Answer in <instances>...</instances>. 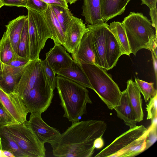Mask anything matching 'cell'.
Instances as JSON below:
<instances>
[{
  "mask_svg": "<svg viewBox=\"0 0 157 157\" xmlns=\"http://www.w3.org/2000/svg\"><path fill=\"white\" fill-rule=\"evenodd\" d=\"M62 45L54 43V47L45 54V59L56 74L60 70L67 67L73 61Z\"/></svg>",
  "mask_w": 157,
  "mask_h": 157,
  "instance_id": "13",
  "label": "cell"
},
{
  "mask_svg": "<svg viewBox=\"0 0 157 157\" xmlns=\"http://www.w3.org/2000/svg\"><path fill=\"white\" fill-rule=\"evenodd\" d=\"M18 56L5 32L0 40V60L2 63L6 64Z\"/></svg>",
  "mask_w": 157,
  "mask_h": 157,
  "instance_id": "26",
  "label": "cell"
},
{
  "mask_svg": "<svg viewBox=\"0 0 157 157\" xmlns=\"http://www.w3.org/2000/svg\"><path fill=\"white\" fill-rule=\"evenodd\" d=\"M3 6L26 7L28 0H1Z\"/></svg>",
  "mask_w": 157,
  "mask_h": 157,
  "instance_id": "37",
  "label": "cell"
},
{
  "mask_svg": "<svg viewBox=\"0 0 157 157\" xmlns=\"http://www.w3.org/2000/svg\"><path fill=\"white\" fill-rule=\"evenodd\" d=\"M0 102L17 123L25 124L27 121L29 111L17 93H8L0 86Z\"/></svg>",
  "mask_w": 157,
  "mask_h": 157,
  "instance_id": "9",
  "label": "cell"
},
{
  "mask_svg": "<svg viewBox=\"0 0 157 157\" xmlns=\"http://www.w3.org/2000/svg\"><path fill=\"white\" fill-rule=\"evenodd\" d=\"M135 81L146 102L149 99L157 95V90L154 87L153 82L149 83L138 78H135Z\"/></svg>",
  "mask_w": 157,
  "mask_h": 157,
  "instance_id": "30",
  "label": "cell"
},
{
  "mask_svg": "<svg viewBox=\"0 0 157 157\" xmlns=\"http://www.w3.org/2000/svg\"><path fill=\"white\" fill-rule=\"evenodd\" d=\"M28 9L32 15L33 22L39 35L42 46L44 48L48 39L52 40L53 36L43 13Z\"/></svg>",
  "mask_w": 157,
  "mask_h": 157,
  "instance_id": "24",
  "label": "cell"
},
{
  "mask_svg": "<svg viewBox=\"0 0 157 157\" xmlns=\"http://www.w3.org/2000/svg\"><path fill=\"white\" fill-rule=\"evenodd\" d=\"M141 5L145 4L150 9L156 7L157 0H141Z\"/></svg>",
  "mask_w": 157,
  "mask_h": 157,
  "instance_id": "40",
  "label": "cell"
},
{
  "mask_svg": "<svg viewBox=\"0 0 157 157\" xmlns=\"http://www.w3.org/2000/svg\"><path fill=\"white\" fill-rule=\"evenodd\" d=\"M128 0V2H129V1H130L131 0Z\"/></svg>",
  "mask_w": 157,
  "mask_h": 157,
  "instance_id": "46",
  "label": "cell"
},
{
  "mask_svg": "<svg viewBox=\"0 0 157 157\" xmlns=\"http://www.w3.org/2000/svg\"><path fill=\"white\" fill-rule=\"evenodd\" d=\"M56 74L73 81L86 88L93 90L81 64L74 60L69 66L60 70Z\"/></svg>",
  "mask_w": 157,
  "mask_h": 157,
  "instance_id": "15",
  "label": "cell"
},
{
  "mask_svg": "<svg viewBox=\"0 0 157 157\" xmlns=\"http://www.w3.org/2000/svg\"><path fill=\"white\" fill-rule=\"evenodd\" d=\"M17 54L19 56L30 60L27 18L25 23L21 34L17 47Z\"/></svg>",
  "mask_w": 157,
  "mask_h": 157,
  "instance_id": "29",
  "label": "cell"
},
{
  "mask_svg": "<svg viewBox=\"0 0 157 157\" xmlns=\"http://www.w3.org/2000/svg\"><path fill=\"white\" fill-rule=\"evenodd\" d=\"M51 6L66 37L68 28L73 15L68 8H64L56 5Z\"/></svg>",
  "mask_w": 157,
  "mask_h": 157,
  "instance_id": "28",
  "label": "cell"
},
{
  "mask_svg": "<svg viewBox=\"0 0 157 157\" xmlns=\"http://www.w3.org/2000/svg\"><path fill=\"white\" fill-rule=\"evenodd\" d=\"M3 157H15L13 154L10 151L3 150Z\"/></svg>",
  "mask_w": 157,
  "mask_h": 157,
  "instance_id": "43",
  "label": "cell"
},
{
  "mask_svg": "<svg viewBox=\"0 0 157 157\" xmlns=\"http://www.w3.org/2000/svg\"><path fill=\"white\" fill-rule=\"evenodd\" d=\"M109 25L105 22L87 25L92 33L95 64L106 71H108L105 53L106 33Z\"/></svg>",
  "mask_w": 157,
  "mask_h": 157,
  "instance_id": "8",
  "label": "cell"
},
{
  "mask_svg": "<svg viewBox=\"0 0 157 157\" xmlns=\"http://www.w3.org/2000/svg\"><path fill=\"white\" fill-rule=\"evenodd\" d=\"M49 5H56L64 8H68V3L66 0H42Z\"/></svg>",
  "mask_w": 157,
  "mask_h": 157,
  "instance_id": "39",
  "label": "cell"
},
{
  "mask_svg": "<svg viewBox=\"0 0 157 157\" xmlns=\"http://www.w3.org/2000/svg\"><path fill=\"white\" fill-rule=\"evenodd\" d=\"M30 61L26 58L19 56L16 59L6 64L15 68H22L25 67Z\"/></svg>",
  "mask_w": 157,
  "mask_h": 157,
  "instance_id": "36",
  "label": "cell"
},
{
  "mask_svg": "<svg viewBox=\"0 0 157 157\" xmlns=\"http://www.w3.org/2000/svg\"><path fill=\"white\" fill-rule=\"evenodd\" d=\"M109 28L117 41L121 55L129 56L131 53L125 29L122 22L113 21L110 23Z\"/></svg>",
  "mask_w": 157,
  "mask_h": 157,
  "instance_id": "25",
  "label": "cell"
},
{
  "mask_svg": "<svg viewBox=\"0 0 157 157\" xmlns=\"http://www.w3.org/2000/svg\"><path fill=\"white\" fill-rule=\"evenodd\" d=\"M122 23L125 29L130 50L135 56L142 49L150 51V46L156 38L150 21L141 13L131 12Z\"/></svg>",
  "mask_w": 157,
  "mask_h": 157,
  "instance_id": "4",
  "label": "cell"
},
{
  "mask_svg": "<svg viewBox=\"0 0 157 157\" xmlns=\"http://www.w3.org/2000/svg\"><path fill=\"white\" fill-rule=\"evenodd\" d=\"M126 90L129 101L138 122L143 120L144 113L140 92L135 82L131 79L127 82Z\"/></svg>",
  "mask_w": 157,
  "mask_h": 157,
  "instance_id": "21",
  "label": "cell"
},
{
  "mask_svg": "<svg viewBox=\"0 0 157 157\" xmlns=\"http://www.w3.org/2000/svg\"><path fill=\"white\" fill-rule=\"evenodd\" d=\"M44 74L39 58L30 60L25 67L21 77L13 92L23 98L35 85L44 79Z\"/></svg>",
  "mask_w": 157,
  "mask_h": 157,
  "instance_id": "7",
  "label": "cell"
},
{
  "mask_svg": "<svg viewBox=\"0 0 157 157\" xmlns=\"http://www.w3.org/2000/svg\"><path fill=\"white\" fill-rule=\"evenodd\" d=\"M107 128L101 120H90L72 123L51 144L56 157H91L95 140L102 137Z\"/></svg>",
  "mask_w": 157,
  "mask_h": 157,
  "instance_id": "1",
  "label": "cell"
},
{
  "mask_svg": "<svg viewBox=\"0 0 157 157\" xmlns=\"http://www.w3.org/2000/svg\"><path fill=\"white\" fill-rule=\"evenodd\" d=\"M29 59L33 60L39 58L41 50L44 48L29 11L27 9Z\"/></svg>",
  "mask_w": 157,
  "mask_h": 157,
  "instance_id": "20",
  "label": "cell"
},
{
  "mask_svg": "<svg viewBox=\"0 0 157 157\" xmlns=\"http://www.w3.org/2000/svg\"><path fill=\"white\" fill-rule=\"evenodd\" d=\"M49 5L42 0H28L25 8L44 13L48 9Z\"/></svg>",
  "mask_w": 157,
  "mask_h": 157,
  "instance_id": "33",
  "label": "cell"
},
{
  "mask_svg": "<svg viewBox=\"0 0 157 157\" xmlns=\"http://www.w3.org/2000/svg\"><path fill=\"white\" fill-rule=\"evenodd\" d=\"M0 130L10 136L27 157H44V144L40 141L25 124L15 123L0 127Z\"/></svg>",
  "mask_w": 157,
  "mask_h": 157,
  "instance_id": "6",
  "label": "cell"
},
{
  "mask_svg": "<svg viewBox=\"0 0 157 157\" xmlns=\"http://www.w3.org/2000/svg\"><path fill=\"white\" fill-rule=\"evenodd\" d=\"M27 18V15L19 16L10 21L5 26L6 27L5 32L14 50L17 54V47L21 34Z\"/></svg>",
  "mask_w": 157,
  "mask_h": 157,
  "instance_id": "22",
  "label": "cell"
},
{
  "mask_svg": "<svg viewBox=\"0 0 157 157\" xmlns=\"http://www.w3.org/2000/svg\"><path fill=\"white\" fill-rule=\"evenodd\" d=\"M56 77V87L64 111L63 117L72 123L79 121L86 113L87 104L92 103L88 90L65 77L59 75Z\"/></svg>",
  "mask_w": 157,
  "mask_h": 157,
  "instance_id": "2",
  "label": "cell"
},
{
  "mask_svg": "<svg viewBox=\"0 0 157 157\" xmlns=\"http://www.w3.org/2000/svg\"><path fill=\"white\" fill-rule=\"evenodd\" d=\"M17 123L0 102V127Z\"/></svg>",
  "mask_w": 157,
  "mask_h": 157,
  "instance_id": "34",
  "label": "cell"
},
{
  "mask_svg": "<svg viewBox=\"0 0 157 157\" xmlns=\"http://www.w3.org/2000/svg\"><path fill=\"white\" fill-rule=\"evenodd\" d=\"M157 95H156L154 97L150 98L149 103L147 105L146 108L147 112V120L150 119L152 121L155 118L157 117Z\"/></svg>",
  "mask_w": 157,
  "mask_h": 157,
  "instance_id": "35",
  "label": "cell"
},
{
  "mask_svg": "<svg viewBox=\"0 0 157 157\" xmlns=\"http://www.w3.org/2000/svg\"><path fill=\"white\" fill-rule=\"evenodd\" d=\"M42 143L51 144L61 134L56 128L49 126L42 119L41 114L31 113L25 123Z\"/></svg>",
  "mask_w": 157,
  "mask_h": 157,
  "instance_id": "10",
  "label": "cell"
},
{
  "mask_svg": "<svg viewBox=\"0 0 157 157\" xmlns=\"http://www.w3.org/2000/svg\"><path fill=\"white\" fill-rule=\"evenodd\" d=\"M41 65L43 73L50 87L54 90L56 87V74L45 59L41 60Z\"/></svg>",
  "mask_w": 157,
  "mask_h": 157,
  "instance_id": "31",
  "label": "cell"
},
{
  "mask_svg": "<svg viewBox=\"0 0 157 157\" xmlns=\"http://www.w3.org/2000/svg\"><path fill=\"white\" fill-rule=\"evenodd\" d=\"M71 54L73 60L80 64L84 63L95 64L92 33L89 29L83 35L77 48Z\"/></svg>",
  "mask_w": 157,
  "mask_h": 157,
  "instance_id": "12",
  "label": "cell"
},
{
  "mask_svg": "<svg viewBox=\"0 0 157 157\" xmlns=\"http://www.w3.org/2000/svg\"><path fill=\"white\" fill-rule=\"evenodd\" d=\"M25 67L17 68L2 63V71L0 74V86L5 91L9 93L13 91Z\"/></svg>",
  "mask_w": 157,
  "mask_h": 157,
  "instance_id": "16",
  "label": "cell"
},
{
  "mask_svg": "<svg viewBox=\"0 0 157 157\" xmlns=\"http://www.w3.org/2000/svg\"><path fill=\"white\" fill-rule=\"evenodd\" d=\"M114 109L117 117L123 120L130 128L136 126L138 122L129 101L126 89L122 92L119 103Z\"/></svg>",
  "mask_w": 157,
  "mask_h": 157,
  "instance_id": "14",
  "label": "cell"
},
{
  "mask_svg": "<svg viewBox=\"0 0 157 157\" xmlns=\"http://www.w3.org/2000/svg\"><path fill=\"white\" fill-rule=\"evenodd\" d=\"M2 63L0 60V74L2 71Z\"/></svg>",
  "mask_w": 157,
  "mask_h": 157,
  "instance_id": "44",
  "label": "cell"
},
{
  "mask_svg": "<svg viewBox=\"0 0 157 157\" xmlns=\"http://www.w3.org/2000/svg\"><path fill=\"white\" fill-rule=\"evenodd\" d=\"M82 15L88 25L105 22L102 19L100 0H83Z\"/></svg>",
  "mask_w": 157,
  "mask_h": 157,
  "instance_id": "19",
  "label": "cell"
},
{
  "mask_svg": "<svg viewBox=\"0 0 157 157\" xmlns=\"http://www.w3.org/2000/svg\"><path fill=\"white\" fill-rule=\"evenodd\" d=\"M148 129L144 126L130 128L95 156V157H127L137 155L146 150Z\"/></svg>",
  "mask_w": 157,
  "mask_h": 157,
  "instance_id": "3",
  "label": "cell"
},
{
  "mask_svg": "<svg viewBox=\"0 0 157 157\" xmlns=\"http://www.w3.org/2000/svg\"><path fill=\"white\" fill-rule=\"evenodd\" d=\"M101 16L106 23L109 20L121 15L129 2L128 0H100Z\"/></svg>",
  "mask_w": 157,
  "mask_h": 157,
  "instance_id": "17",
  "label": "cell"
},
{
  "mask_svg": "<svg viewBox=\"0 0 157 157\" xmlns=\"http://www.w3.org/2000/svg\"><path fill=\"white\" fill-rule=\"evenodd\" d=\"M157 12L156 7L150 9L149 14L150 16L152 25L155 30L156 38L157 39Z\"/></svg>",
  "mask_w": 157,
  "mask_h": 157,
  "instance_id": "38",
  "label": "cell"
},
{
  "mask_svg": "<svg viewBox=\"0 0 157 157\" xmlns=\"http://www.w3.org/2000/svg\"><path fill=\"white\" fill-rule=\"evenodd\" d=\"M43 13L52 34V40L54 43H58L63 45L66 37L51 5H49L47 10Z\"/></svg>",
  "mask_w": 157,
  "mask_h": 157,
  "instance_id": "23",
  "label": "cell"
},
{
  "mask_svg": "<svg viewBox=\"0 0 157 157\" xmlns=\"http://www.w3.org/2000/svg\"><path fill=\"white\" fill-rule=\"evenodd\" d=\"M93 90L110 109L118 104L122 92L106 71L95 64H81Z\"/></svg>",
  "mask_w": 157,
  "mask_h": 157,
  "instance_id": "5",
  "label": "cell"
},
{
  "mask_svg": "<svg viewBox=\"0 0 157 157\" xmlns=\"http://www.w3.org/2000/svg\"><path fill=\"white\" fill-rule=\"evenodd\" d=\"M104 142L102 137H100L96 139L94 141V146L95 148L100 149L104 146Z\"/></svg>",
  "mask_w": 157,
  "mask_h": 157,
  "instance_id": "41",
  "label": "cell"
},
{
  "mask_svg": "<svg viewBox=\"0 0 157 157\" xmlns=\"http://www.w3.org/2000/svg\"><path fill=\"white\" fill-rule=\"evenodd\" d=\"M0 148L10 151L15 157H27L16 141L9 136L0 130Z\"/></svg>",
  "mask_w": 157,
  "mask_h": 157,
  "instance_id": "27",
  "label": "cell"
},
{
  "mask_svg": "<svg viewBox=\"0 0 157 157\" xmlns=\"http://www.w3.org/2000/svg\"><path fill=\"white\" fill-rule=\"evenodd\" d=\"M0 157H3V150L0 148Z\"/></svg>",
  "mask_w": 157,
  "mask_h": 157,
  "instance_id": "45",
  "label": "cell"
},
{
  "mask_svg": "<svg viewBox=\"0 0 157 157\" xmlns=\"http://www.w3.org/2000/svg\"><path fill=\"white\" fill-rule=\"evenodd\" d=\"M88 30L82 19L73 16L68 28L66 39L63 46L69 52L72 53L78 47L84 33Z\"/></svg>",
  "mask_w": 157,
  "mask_h": 157,
  "instance_id": "11",
  "label": "cell"
},
{
  "mask_svg": "<svg viewBox=\"0 0 157 157\" xmlns=\"http://www.w3.org/2000/svg\"><path fill=\"white\" fill-rule=\"evenodd\" d=\"M121 55L119 46L108 26L106 33L105 53L108 70L116 65L119 58Z\"/></svg>",
  "mask_w": 157,
  "mask_h": 157,
  "instance_id": "18",
  "label": "cell"
},
{
  "mask_svg": "<svg viewBox=\"0 0 157 157\" xmlns=\"http://www.w3.org/2000/svg\"><path fill=\"white\" fill-rule=\"evenodd\" d=\"M148 129V132L146 141V150L151 146L157 140V117L151 121V124Z\"/></svg>",
  "mask_w": 157,
  "mask_h": 157,
  "instance_id": "32",
  "label": "cell"
},
{
  "mask_svg": "<svg viewBox=\"0 0 157 157\" xmlns=\"http://www.w3.org/2000/svg\"><path fill=\"white\" fill-rule=\"evenodd\" d=\"M151 52L153 68L154 69V73L155 77V80L156 83L157 79V58L155 57L153 52L152 51Z\"/></svg>",
  "mask_w": 157,
  "mask_h": 157,
  "instance_id": "42",
  "label": "cell"
}]
</instances>
